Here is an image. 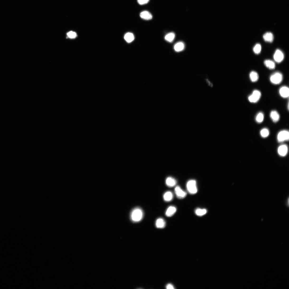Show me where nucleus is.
Masks as SVG:
<instances>
[{"label": "nucleus", "mask_w": 289, "mask_h": 289, "mask_svg": "<svg viewBox=\"0 0 289 289\" xmlns=\"http://www.w3.org/2000/svg\"><path fill=\"white\" fill-rule=\"evenodd\" d=\"M143 216V210L140 208L137 207L131 211V219L133 222H138L142 220Z\"/></svg>", "instance_id": "nucleus-1"}, {"label": "nucleus", "mask_w": 289, "mask_h": 289, "mask_svg": "<svg viewBox=\"0 0 289 289\" xmlns=\"http://www.w3.org/2000/svg\"><path fill=\"white\" fill-rule=\"evenodd\" d=\"M283 79L282 74L279 72H276L273 74L270 78V80L272 83L278 85L281 83Z\"/></svg>", "instance_id": "nucleus-2"}, {"label": "nucleus", "mask_w": 289, "mask_h": 289, "mask_svg": "<svg viewBox=\"0 0 289 289\" xmlns=\"http://www.w3.org/2000/svg\"><path fill=\"white\" fill-rule=\"evenodd\" d=\"M186 187L187 190L189 194L194 195L197 193L198 190L195 180H192L188 181Z\"/></svg>", "instance_id": "nucleus-3"}, {"label": "nucleus", "mask_w": 289, "mask_h": 289, "mask_svg": "<svg viewBox=\"0 0 289 289\" xmlns=\"http://www.w3.org/2000/svg\"><path fill=\"white\" fill-rule=\"evenodd\" d=\"M261 96L260 92L257 90H254L252 93L248 97L249 101L250 103H255L260 99Z\"/></svg>", "instance_id": "nucleus-4"}, {"label": "nucleus", "mask_w": 289, "mask_h": 289, "mask_svg": "<svg viewBox=\"0 0 289 289\" xmlns=\"http://www.w3.org/2000/svg\"><path fill=\"white\" fill-rule=\"evenodd\" d=\"M289 138V132L287 130H283L279 132L277 136V140L279 143H282L285 141H288Z\"/></svg>", "instance_id": "nucleus-5"}, {"label": "nucleus", "mask_w": 289, "mask_h": 289, "mask_svg": "<svg viewBox=\"0 0 289 289\" xmlns=\"http://www.w3.org/2000/svg\"><path fill=\"white\" fill-rule=\"evenodd\" d=\"M284 55L283 53L281 50L278 49L275 51L273 56L274 60L277 63L281 62L283 60Z\"/></svg>", "instance_id": "nucleus-6"}, {"label": "nucleus", "mask_w": 289, "mask_h": 289, "mask_svg": "<svg viewBox=\"0 0 289 289\" xmlns=\"http://www.w3.org/2000/svg\"><path fill=\"white\" fill-rule=\"evenodd\" d=\"M175 191L177 196L179 199H183L187 196L186 192L183 190L179 186H177L176 187Z\"/></svg>", "instance_id": "nucleus-7"}, {"label": "nucleus", "mask_w": 289, "mask_h": 289, "mask_svg": "<svg viewBox=\"0 0 289 289\" xmlns=\"http://www.w3.org/2000/svg\"><path fill=\"white\" fill-rule=\"evenodd\" d=\"M279 94L281 97L284 98H286L288 97L289 95V89L286 86L281 87L279 90Z\"/></svg>", "instance_id": "nucleus-8"}, {"label": "nucleus", "mask_w": 289, "mask_h": 289, "mask_svg": "<svg viewBox=\"0 0 289 289\" xmlns=\"http://www.w3.org/2000/svg\"><path fill=\"white\" fill-rule=\"evenodd\" d=\"M288 150L287 146L285 145H282L279 147L278 152L279 155L282 157H285L287 155Z\"/></svg>", "instance_id": "nucleus-9"}, {"label": "nucleus", "mask_w": 289, "mask_h": 289, "mask_svg": "<svg viewBox=\"0 0 289 289\" xmlns=\"http://www.w3.org/2000/svg\"><path fill=\"white\" fill-rule=\"evenodd\" d=\"M270 117L273 122L275 123L278 122L280 118L279 113L276 110L271 111L270 114Z\"/></svg>", "instance_id": "nucleus-10"}, {"label": "nucleus", "mask_w": 289, "mask_h": 289, "mask_svg": "<svg viewBox=\"0 0 289 289\" xmlns=\"http://www.w3.org/2000/svg\"><path fill=\"white\" fill-rule=\"evenodd\" d=\"M264 40L266 42H272L274 40V36L271 32H268L264 34L263 36Z\"/></svg>", "instance_id": "nucleus-11"}, {"label": "nucleus", "mask_w": 289, "mask_h": 289, "mask_svg": "<svg viewBox=\"0 0 289 289\" xmlns=\"http://www.w3.org/2000/svg\"><path fill=\"white\" fill-rule=\"evenodd\" d=\"M177 211L176 208L174 206L169 207L166 211L165 215L167 217H170L174 215Z\"/></svg>", "instance_id": "nucleus-12"}, {"label": "nucleus", "mask_w": 289, "mask_h": 289, "mask_svg": "<svg viewBox=\"0 0 289 289\" xmlns=\"http://www.w3.org/2000/svg\"><path fill=\"white\" fill-rule=\"evenodd\" d=\"M165 183L166 184L168 187H172L176 185L177 181L174 178L169 177L166 179Z\"/></svg>", "instance_id": "nucleus-13"}, {"label": "nucleus", "mask_w": 289, "mask_h": 289, "mask_svg": "<svg viewBox=\"0 0 289 289\" xmlns=\"http://www.w3.org/2000/svg\"><path fill=\"white\" fill-rule=\"evenodd\" d=\"M249 76L250 80L253 82H257L259 79L258 74L255 71H252L250 72L249 74Z\"/></svg>", "instance_id": "nucleus-14"}, {"label": "nucleus", "mask_w": 289, "mask_h": 289, "mask_svg": "<svg viewBox=\"0 0 289 289\" xmlns=\"http://www.w3.org/2000/svg\"><path fill=\"white\" fill-rule=\"evenodd\" d=\"M140 16L142 18L145 20H151L152 18L151 14L149 12L147 11L142 12L140 13Z\"/></svg>", "instance_id": "nucleus-15"}, {"label": "nucleus", "mask_w": 289, "mask_h": 289, "mask_svg": "<svg viewBox=\"0 0 289 289\" xmlns=\"http://www.w3.org/2000/svg\"><path fill=\"white\" fill-rule=\"evenodd\" d=\"M265 66L270 69H274L276 67V65L274 62L272 60H265L264 62Z\"/></svg>", "instance_id": "nucleus-16"}, {"label": "nucleus", "mask_w": 289, "mask_h": 289, "mask_svg": "<svg viewBox=\"0 0 289 289\" xmlns=\"http://www.w3.org/2000/svg\"><path fill=\"white\" fill-rule=\"evenodd\" d=\"M166 225V222L162 218L157 219L156 222V227L159 229H162L164 228Z\"/></svg>", "instance_id": "nucleus-17"}, {"label": "nucleus", "mask_w": 289, "mask_h": 289, "mask_svg": "<svg viewBox=\"0 0 289 289\" xmlns=\"http://www.w3.org/2000/svg\"><path fill=\"white\" fill-rule=\"evenodd\" d=\"M185 48V45L182 42H179L176 43L174 46V49L177 52H180L183 50Z\"/></svg>", "instance_id": "nucleus-18"}, {"label": "nucleus", "mask_w": 289, "mask_h": 289, "mask_svg": "<svg viewBox=\"0 0 289 289\" xmlns=\"http://www.w3.org/2000/svg\"><path fill=\"white\" fill-rule=\"evenodd\" d=\"M163 199L166 202L171 201L173 199V195L170 191H168L165 193L163 195Z\"/></svg>", "instance_id": "nucleus-19"}, {"label": "nucleus", "mask_w": 289, "mask_h": 289, "mask_svg": "<svg viewBox=\"0 0 289 289\" xmlns=\"http://www.w3.org/2000/svg\"><path fill=\"white\" fill-rule=\"evenodd\" d=\"M124 39L127 42L130 43L133 41L134 39V36L132 33L128 32L125 35Z\"/></svg>", "instance_id": "nucleus-20"}, {"label": "nucleus", "mask_w": 289, "mask_h": 289, "mask_svg": "<svg viewBox=\"0 0 289 289\" xmlns=\"http://www.w3.org/2000/svg\"><path fill=\"white\" fill-rule=\"evenodd\" d=\"M175 37L174 33L171 32L167 34L165 36V40L167 41L172 42L174 40Z\"/></svg>", "instance_id": "nucleus-21"}, {"label": "nucleus", "mask_w": 289, "mask_h": 289, "mask_svg": "<svg viewBox=\"0 0 289 289\" xmlns=\"http://www.w3.org/2000/svg\"><path fill=\"white\" fill-rule=\"evenodd\" d=\"M264 118V115L263 113L262 112H260L258 113L256 115L255 118V120L258 123H261L263 121Z\"/></svg>", "instance_id": "nucleus-22"}, {"label": "nucleus", "mask_w": 289, "mask_h": 289, "mask_svg": "<svg viewBox=\"0 0 289 289\" xmlns=\"http://www.w3.org/2000/svg\"><path fill=\"white\" fill-rule=\"evenodd\" d=\"M195 213L198 216H201L205 215L207 212V210L205 209L198 208L195 210Z\"/></svg>", "instance_id": "nucleus-23"}, {"label": "nucleus", "mask_w": 289, "mask_h": 289, "mask_svg": "<svg viewBox=\"0 0 289 289\" xmlns=\"http://www.w3.org/2000/svg\"><path fill=\"white\" fill-rule=\"evenodd\" d=\"M260 134L262 137L266 138L267 137L269 134V131L268 129L263 128L260 131Z\"/></svg>", "instance_id": "nucleus-24"}, {"label": "nucleus", "mask_w": 289, "mask_h": 289, "mask_svg": "<svg viewBox=\"0 0 289 289\" xmlns=\"http://www.w3.org/2000/svg\"><path fill=\"white\" fill-rule=\"evenodd\" d=\"M262 47L261 45L259 44H257L253 48V50L254 52L256 54H260L261 51Z\"/></svg>", "instance_id": "nucleus-25"}, {"label": "nucleus", "mask_w": 289, "mask_h": 289, "mask_svg": "<svg viewBox=\"0 0 289 289\" xmlns=\"http://www.w3.org/2000/svg\"><path fill=\"white\" fill-rule=\"evenodd\" d=\"M67 35L69 37L72 39L74 38L77 36L76 33L75 32L73 31L69 32L67 33Z\"/></svg>", "instance_id": "nucleus-26"}, {"label": "nucleus", "mask_w": 289, "mask_h": 289, "mask_svg": "<svg viewBox=\"0 0 289 289\" xmlns=\"http://www.w3.org/2000/svg\"><path fill=\"white\" fill-rule=\"evenodd\" d=\"M149 1V0H138V2L139 4L142 5L147 3Z\"/></svg>", "instance_id": "nucleus-27"}, {"label": "nucleus", "mask_w": 289, "mask_h": 289, "mask_svg": "<svg viewBox=\"0 0 289 289\" xmlns=\"http://www.w3.org/2000/svg\"><path fill=\"white\" fill-rule=\"evenodd\" d=\"M166 288L167 289H174L175 288L174 286L171 283H169L167 285Z\"/></svg>", "instance_id": "nucleus-28"}, {"label": "nucleus", "mask_w": 289, "mask_h": 289, "mask_svg": "<svg viewBox=\"0 0 289 289\" xmlns=\"http://www.w3.org/2000/svg\"><path fill=\"white\" fill-rule=\"evenodd\" d=\"M207 83L208 84V85L209 86H210L211 87H212L213 86V84H212L209 81H208V80H207Z\"/></svg>", "instance_id": "nucleus-29"}]
</instances>
